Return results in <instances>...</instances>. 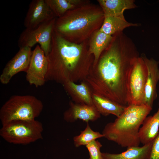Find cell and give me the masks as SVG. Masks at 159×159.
Returning <instances> with one entry per match:
<instances>
[{
	"mask_svg": "<svg viewBox=\"0 0 159 159\" xmlns=\"http://www.w3.org/2000/svg\"><path fill=\"white\" fill-rule=\"evenodd\" d=\"M90 55L83 54L81 44L72 43L54 31L51 49L47 56L46 81L63 85L69 81L75 82L84 80L92 66Z\"/></svg>",
	"mask_w": 159,
	"mask_h": 159,
	"instance_id": "cell-2",
	"label": "cell"
},
{
	"mask_svg": "<svg viewBox=\"0 0 159 159\" xmlns=\"http://www.w3.org/2000/svg\"><path fill=\"white\" fill-rule=\"evenodd\" d=\"M141 57L147 70L143 105L153 108V102L157 97L156 87L159 81L158 62L153 58H148L145 55Z\"/></svg>",
	"mask_w": 159,
	"mask_h": 159,
	"instance_id": "cell-12",
	"label": "cell"
},
{
	"mask_svg": "<svg viewBox=\"0 0 159 159\" xmlns=\"http://www.w3.org/2000/svg\"><path fill=\"white\" fill-rule=\"evenodd\" d=\"M55 21L54 18L34 28H26L21 34L18 41L19 48L24 47L31 48L38 43L47 56L51 49Z\"/></svg>",
	"mask_w": 159,
	"mask_h": 159,
	"instance_id": "cell-7",
	"label": "cell"
},
{
	"mask_svg": "<svg viewBox=\"0 0 159 159\" xmlns=\"http://www.w3.org/2000/svg\"><path fill=\"white\" fill-rule=\"evenodd\" d=\"M63 85L65 90L74 103L94 106L91 91L84 81H82L80 84H77L69 81Z\"/></svg>",
	"mask_w": 159,
	"mask_h": 159,
	"instance_id": "cell-14",
	"label": "cell"
},
{
	"mask_svg": "<svg viewBox=\"0 0 159 159\" xmlns=\"http://www.w3.org/2000/svg\"><path fill=\"white\" fill-rule=\"evenodd\" d=\"M113 38L112 36L107 34L100 29L94 35L88 52L89 54L94 55L93 64L97 63L102 54L108 47Z\"/></svg>",
	"mask_w": 159,
	"mask_h": 159,
	"instance_id": "cell-20",
	"label": "cell"
},
{
	"mask_svg": "<svg viewBox=\"0 0 159 159\" xmlns=\"http://www.w3.org/2000/svg\"><path fill=\"white\" fill-rule=\"evenodd\" d=\"M147 70L141 57L136 60L128 77L127 91L128 105H143Z\"/></svg>",
	"mask_w": 159,
	"mask_h": 159,
	"instance_id": "cell-8",
	"label": "cell"
},
{
	"mask_svg": "<svg viewBox=\"0 0 159 159\" xmlns=\"http://www.w3.org/2000/svg\"><path fill=\"white\" fill-rule=\"evenodd\" d=\"M54 16L45 0H33L29 5L24 25L26 28H34L54 19Z\"/></svg>",
	"mask_w": 159,
	"mask_h": 159,
	"instance_id": "cell-11",
	"label": "cell"
},
{
	"mask_svg": "<svg viewBox=\"0 0 159 159\" xmlns=\"http://www.w3.org/2000/svg\"><path fill=\"white\" fill-rule=\"evenodd\" d=\"M85 146L89 152V159H103L100 151L102 145L98 141L94 140Z\"/></svg>",
	"mask_w": 159,
	"mask_h": 159,
	"instance_id": "cell-23",
	"label": "cell"
},
{
	"mask_svg": "<svg viewBox=\"0 0 159 159\" xmlns=\"http://www.w3.org/2000/svg\"><path fill=\"white\" fill-rule=\"evenodd\" d=\"M69 108L64 113V120L68 122H73L78 120L87 123L95 121L101 115L94 106L77 103L71 101Z\"/></svg>",
	"mask_w": 159,
	"mask_h": 159,
	"instance_id": "cell-13",
	"label": "cell"
},
{
	"mask_svg": "<svg viewBox=\"0 0 159 159\" xmlns=\"http://www.w3.org/2000/svg\"><path fill=\"white\" fill-rule=\"evenodd\" d=\"M116 34L83 81L92 93L127 106L128 77L139 56L129 38L122 32Z\"/></svg>",
	"mask_w": 159,
	"mask_h": 159,
	"instance_id": "cell-1",
	"label": "cell"
},
{
	"mask_svg": "<svg viewBox=\"0 0 159 159\" xmlns=\"http://www.w3.org/2000/svg\"><path fill=\"white\" fill-rule=\"evenodd\" d=\"M138 26V24L127 21L123 15L118 16L105 17L99 29L107 34L112 36L122 32L124 29L127 27Z\"/></svg>",
	"mask_w": 159,
	"mask_h": 159,
	"instance_id": "cell-19",
	"label": "cell"
},
{
	"mask_svg": "<svg viewBox=\"0 0 159 159\" xmlns=\"http://www.w3.org/2000/svg\"><path fill=\"white\" fill-rule=\"evenodd\" d=\"M73 11H67L55 21L54 31L67 40L86 33L105 17L102 11L82 8Z\"/></svg>",
	"mask_w": 159,
	"mask_h": 159,
	"instance_id": "cell-4",
	"label": "cell"
},
{
	"mask_svg": "<svg viewBox=\"0 0 159 159\" xmlns=\"http://www.w3.org/2000/svg\"><path fill=\"white\" fill-rule=\"evenodd\" d=\"M98 1L105 17L123 15L125 10L137 7L133 0H99Z\"/></svg>",
	"mask_w": 159,
	"mask_h": 159,
	"instance_id": "cell-16",
	"label": "cell"
},
{
	"mask_svg": "<svg viewBox=\"0 0 159 159\" xmlns=\"http://www.w3.org/2000/svg\"><path fill=\"white\" fill-rule=\"evenodd\" d=\"M32 51L28 47L20 48L18 52L6 64L0 76L3 84L9 83L13 77L21 72H26L29 65Z\"/></svg>",
	"mask_w": 159,
	"mask_h": 159,
	"instance_id": "cell-10",
	"label": "cell"
},
{
	"mask_svg": "<svg viewBox=\"0 0 159 159\" xmlns=\"http://www.w3.org/2000/svg\"><path fill=\"white\" fill-rule=\"evenodd\" d=\"M42 123L36 120H13L2 125L0 135L6 141L26 145L43 138Z\"/></svg>",
	"mask_w": 159,
	"mask_h": 159,
	"instance_id": "cell-6",
	"label": "cell"
},
{
	"mask_svg": "<svg viewBox=\"0 0 159 159\" xmlns=\"http://www.w3.org/2000/svg\"><path fill=\"white\" fill-rule=\"evenodd\" d=\"M43 108L42 101L34 96L13 95L1 107L0 120L2 125L13 120H36Z\"/></svg>",
	"mask_w": 159,
	"mask_h": 159,
	"instance_id": "cell-5",
	"label": "cell"
},
{
	"mask_svg": "<svg viewBox=\"0 0 159 159\" xmlns=\"http://www.w3.org/2000/svg\"><path fill=\"white\" fill-rule=\"evenodd\" d=\"M152 109L144 105H128L119 117L105 125L104 137L123 147L139 146L140 127Z\"/></svg>",
	"mask_w": 159,
	"mask_h": 159,
	"instance_id": "cell-3",
	"label": "cell"
},
{
	"mask_svg": "<svg viewBox=\"0 0 159 159\" xmlns=\"http://www.w3.org/2000/svg\"><path fill=\"white\" fill-rule=\"evenodd\" d=\"M55 16H63L67 11L73 8L80 1L77 0H45Z\"/></svg>",
	"mask_w": 159,
	"mask_h": 159,
	"instance_id": "cell-21",
	"label": "cell"
},
{
	"mask_svg": "<svg viewBox=\"0 0 159 159\" xmlns=\"http://www.w3.org/2000/svg\"><path fill=\"white\" fill-rule=\"evenodd\" d=\"M94 106L101 115L106 116L110 114L119 117L127 106H124L103 97L92 93Z\"/></svg>",
	"mask_w": 159,
	"mask_h": 159,
	"instance_id": "cell-17",
	"label": "cell"
},
{
	"mask_svg": "<svg viewBox=\"0 0 159 159\" xmlns=\"http://www.w3.org/2000/svg\"><path fill=\"white\" fill-rule=\"evenodd\" d=\"M148 159H159V131L156 137L152 142Z\"/></svg>",
	"mask_w": 159,
	"mask_h": 159,
	"instance_id": "cell-24",
	"label": "cell"
},
{
	"mask_svg": "<svg viewBox=\"0 0 159 159\" xmlns=\"http://www.w3.org/2000/svg\"><path fill=\"white\" fill-rule=\"evenodd\" d=\"M48 69L47 57L40 46L37 45L32 51L26 77L31 85L36 87L41 86L46 82V77Z\"/></svg>",
	"mask_w": 159,
	"mask_h": 159,
	"instance_id": "cell-9",
	"label": "cell"
},
{
	"mask_svg": "<svg viewBox=\"0 0 159 159\" xmlns=\"http://www.w3.org/2000/svg\"><path fill=\"white\" fill-rule=\"evenodd\" d=\"M152 142L143 145L127 148L125 151L119 154L102 153L103 159H148Z\"/></svg>",
	"mask_w": 159,
	"mask_h": 159,
	"instance_id": "cell-18",
	"label": "cell"
},
{
	"mask_svg": "<svg viewBox=\"0 0 159 159\" xmlns=\"http://www.w3.org/2000/svg\"><path fill=\"white\" fill-rule=\"evenodd\" d=\"M104 137L102 133L93 130L88 123L85 129L80 132L78 135L74 136L73 138L74 144L76 147L82 145H86L89 143L96 139Z\"/></svg>",
	"mask_w": 159,
	"mask_h": 159,
	"instance_id": "cell-22",
	"label": "cell"
},
{
	"mask_svg": "<svg viewBox=\"0 0 159 159\" xmlns=\"http://www.w3.org/2000/svg\"><path fill=\"white\" fill-rule=\"evenodd\" d=\"M159 131V108L153 116H147L144 120L139 131L140 143L143 145L151 142Z\"/></svg>",
	"mask_w": 159,
	"mask_h": 159,
	"instance_id": "cell-15",
	"label": "cell"
}]
</instances>
